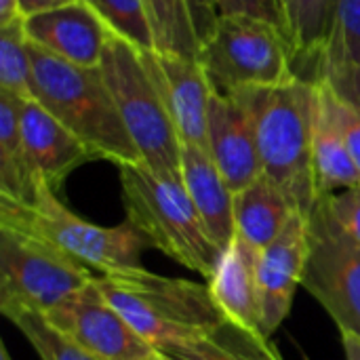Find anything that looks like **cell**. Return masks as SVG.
<instances>
[{
    "label": "cell",
    "instance_id": "6da1fadb",
    "mask_svg": "<svg viewBox=\"0 0 360 360\" xmlns=\"http://www.w3.org/2000/svg\"><path fill=\"white\" fill-rule=\"evenodd\" d=\"M232 95L253 114L264 175L281 188L297 213L310 217L319 202L312 158L319 84L295 76L278 86Z\"/></svg>",
    "mask_w": 360,
    "mask_h": 360
},
{
    "label": "cell",
    "instance_id": "7a4b0ae2",
    "mask_svg": "<svg viewBox=\"0 0 360 360\" xmlns=\"http://www.w3.org/2000/svg\"><path fill=\"white\" fill-rule=\"evenodd\" d=\"M93 283L152 350L196 342L230 323L213 300L209 283L158 276L143 266L95 274Z\"/></svg>",
    "mask_w": 360,
    "mask_h": 360
},
{
    "label": "cell",
    "instance_id": "3957f363",
    "mask_svg": "<svg viewBox=\"0 0 360 360\" xmlns=\"http://www.w3.org/2000/svg\"><path fill=\"white\" fill-rule=\"evenodd\" d=\"M30 57L32 97L72 131L95 160H110L116 167L141 162L101 68L63 61L34 44Z\"/></svg>",
    "mask_w": 360,
    "mask_h": 360
},
{
    "label": "cell",
    "instance_id": "277c9868",
    "mask_svg": "<svg viewBox=\"0 0 360 360\" xmlns=\"http://www.w3.org/2000/svg\"><path fill=\"white\" fill-rule=\"evenodd\" d=\"M0 228L34 238L95 274L141 268V255L150 249L148 238L131 221L112 228L91 224L42 184L32 202L0 196Z\"/></svg>",
    "mask_w": 360,
    "mask_h": 360
},
{
    "label": "cell",
    "instance_id": "5b68a950",
    "mask_svg": "<svg viewBox=\"0 0 360 360\" xmlns=\"http://www.w3.org/2000/svg\"><path fill=\"white\" fill-rule=\"evenodd\" d=\"M118 173L127 221L148 238L150 247L209 281L221 249L211 238L184 181L165 177L143 162L122 165Z\"/></svg>",
    "mask_w": 360,
    "mask_h": 360
},
{
    "label": "cell",
    "instance_id": "8992f818",
    "mask_svg": "<svg viewBox=\"0 0 360 360\" xmlns=\"http://www.w3.org/2000/svg\"><path fill=\"white\" fill-rule=\"evenodd\" d=\"M99 68L141 162L165 177L181 179V139L143 51L112 36Z\"/></svg>",
    "mask_w": 360,
    "mask_h": 360
},
{
    "label": "cell",
    "instance_id": "52a82bcc",
    "mask_svg": "<svg viewBox=\"0 0 360 360\" xmlns=\"http://www.w3.org/2000/svg\"><path fill=\"white\" fill-rule=\"evenodd\" d=\"M198 61L215 93L270 89L297 76L291 49L278 23L247 15L219 17L200 44Z\"/></svg>",
    "mask_w": 360,
    "mask_h": 360
},
{
    "label": "cell",
    "instance_id": "ba28073f",
    "mask_svg": "<svg viewBox=\"0 0 360 360\" xmlns=\"http://www.w3.org/2000/svg\"><path fill=\"white\" fill-rule=\"evenodd\" d=\"M95 272L55 249L0 228V312L46 314L72 293L84 289Z\"/></svg>",
    "mask_w": 360,
    "mask_h": 360
},
{
    "label": "cell",
    "instance_id": "9c48e42d",
    "mask_svg": "<svg viewBox=\"0 0 360 360\" xmlns=\"http://www.w3.org/2000/svg\"><path fill=\"white\" fill-rule=\"evenodd\" d=\"M302 285L329 312L340 333L360 340V243L333 219L323 198L308 217Z\"/></svg>",
    "mask_w": 360,
    "mask_h": 360
},
{
    "label": "cell",
    "instance_id": "30bf717a",
    "mask_svg": "<svg viewBox=\"0 0 360 360\" xmlns=\"http://www.w3.org/2000/svg\"><path fill=\"white\" fill-rule=\"evenodd\" d=\"M46 319L97 359L141 360L154 354L152 346L108 304L93 281L49 310Z\"/></svg>",
    "mask_w": 360,
    "mask_h": 360
},
{
    "label": "cell",
    "instance_id": "8fae6325",
    "mask_svg": "<svg viewBox=\"0 0 360 360\" xmlns=\"http://www.w3.org/2000/svg\"><path fill=\"white\" fill-rule=\"evenodd\" d=\"M308 259V217L293 213L283 232L259 251V331L270 338L289 316Z\"/></svg>",
    "mask_w": 360,
    "mask_h": 360
},
{
    "label": "cell",
    "instance_id": "7c38bea8",
    "mask_svg": "<svg viewBox=\"0 0 360 360\" xmlns=\"http://www.w3.org/2000/svg\"><path fill=\"white\" fill-rule=\"evenodd\" d=\"M167 99L181 146L209 152V105L213 86L196 57L175 53H143Z\"/></svg>",
    "mask_w": 360,
    "mask_h": 360
},
{
    "label": "cell",
    "instance_id": "4fadbf2b",
    "mask_svg": "<svg viewBox=\"0 0 360 360\" xmlns=\"http://www.w3.org/2000/svg\"><path fill=\"white\" fill-rule=\"evenodd\" d=\"M209 154L234 194L264 175L253 114L234 95L211 97Z\"/></svg>",
    "mask_w": 360,
    "mask_h": 360
},
{
    "label": "cell",
    "instance_id": "5bb4252c",
    "mask_svg": "<svg viewBox=\"0 0 360 360\" xmlns=\"http://www.w3.org/2000/svg\"><path fill=\"white\" fill-rule=\"evenodd\" d=\"M19 127L36 181L55 194L78 167L95 160L91 150L36 99H21Z\"/></svg>",
    "mask_w": 360,
    "mask_h": 360
},
{
    "label": "cell",
    "instance_id": "9a60e30c",
    "mask_svg": "<svg viewBox=\"0 0 360 360\" xmlns=\"http://www.w3.org/2000/svg\"><path fill=\"white\" fill-rule=\"evenodd\" d=\"M23 19L30 44L84 68H99L114 36L84 0Z\"/></svg>",
    "mask_w": 360,
    "mask_h": 360
},
{
    "label": "cell",
    "instance_id": "2e32d148",
    "mask_svg": "<svg viewBox=\"0 0 360 360\" xmlns=\"http://www.w3.org/2000/svg\"><path fill=\"white\" fill-rule=\"evenodd\" d=\"M181 181L215 245L228 249L236 238L234 192L207 150L181 146Z\"/></svg>",
    "mask_w": 360,
    "mask_h": 360
},
{
    "label": "cell",
    "instance_id": "e0dca14e",
    "mask_svg": "<svg viewBox=\"0 0 360 360\" xmlns=\"http://www.w3.org/2000/svg\"><path fill=\"white\" fill-rule=\"evenodd\" d=\"M257 257L259 251L236 236L232 245L221 251L219 264L207 281L221 312L232 325L245 331H259Z\"/></svg>",
    "mask_w": 360,
    "mask_h": 360
},
{
    "label": "cell",
    "instance_id": "ac0fdd59",
    "mask_svg": "<svg viewBox=\"0 0 360 360\" xmlns=\"http://www.w3.org/2000/svg\"><path fill=\"white\" fill-rule=\"evenodd\" d=\"M314 82H323L342 99L360 82V0H335Z\"/></svg>",
    "mask_w": 360,
    "mask_h": 360
},
{
    "label": "cell",
    "instance_id": "d6986e66",
    "mask_svg": "<svg viewBox=\"0 0 360 360\" xmlns=\"http://www.w3.org/2000/svg\"><path fill=\"white\" fill-rule=\"evenodd\" d=\"M319 84V112L314 124V181L319 200L335 192L360 186V173L348 152L340 124L335 120L327 86Z\"/></svg>",
    "mask_w": 360,
    "mask_h": 360
},
{
    "label": "cell",
    "instance_id": "ffe728a7",
    "mask_svg": "<svg viewBox=\"0 0 360 360\" xmlns=\"http://www.w3.org/2000/svg\"><path fill=\"white\" fill-rule=\"evenodd\" d=\"M295 213L281 188L262 175L257 181L234 194L236 236L255 251L268 247Z\"/></svg>",
    "mask_w": 360,
    "mask_h": 360
},
{
    "label": "cell",
    "instance_id": "44dd1931",
    "mask_svg": "<svg viewBox=\"0 0 360 360\" xmlns=\"http://www.w3.org/2000/svg\"><path fill=\"white\" fill-rule=\"evenodd\" d=\"M278 27L291 49L293 61L312 68V82L325 42L331 32L335 0H272Z\"/></svg>",
    "mask_w": 360,
    "mask_h": 360
},
{
    "label": "cell",
    "instance_id": "7402d4cb",
    "mask_svg": "<svg viewBox=\"0 0 360 360\" xmlns=\"http://www.w3.org/2000/svg\"><path fill=\"white\" fill-rule=\"evenodd\" d=\"M154 352L162 360H283L270 338L259 331H245L232 323L213 335L154 348Z\"/></svg>",
    "mask_w": 360,
    "mask_h": 360
},
{
    "label": "cell",
    "instance_id": "603a6c76",
    "mask_svg": "<svg viewBox=\"0 0 360 360\" xmlns=\"http://www.w3.org/2000/svg\"><path fill=\"white\" fill-rule=\"evenodd\" d=\"M21 99L0 91V196L32 202L40 184L36 181L19 127Z\"/></svg>",
    "mask_w": 360,
    "mask_h": 360
},
{
    "label": "cell",
    "instance_id": "cb8c5ba5",
    "mask_svg": "<svg viewBox=\"0 0 360 360\" xmlns=\"http://www.w3.org/2000/svg\"><path fill=\"white\" fill-rule=\"evenodd\" d=\"M150 13L156 53H175L196 57L200 42L196 38L186 0H143Z\"/></svg>",
    "mask_w": 360,
    "mask_h": 360
},
{
    "label": "cell",
    "instance_id": "d4e9b609",
    "mask_svg": "<svg viewBox=\"0 0 360 360\" xmlns=\"http://www.w3.org/2000/svg\"><path fill=\"white\" fill-rule=\"evenodd\" d=\"M0 91L19 99H34L30 40L23 17L0 25Z\"/></svg>",
    "mask_w": 360,
    "mask_h": 360
},
{
    "label": "cell",
    "instance_id": "484cf974",
    "mask_svg": "<svg viewBox=\"0 0 360 360\" xmlns=\"http://www.w3.org/2000/svg\"><path fill=\"white\" fill-rule=\"evenodd\" d=\"M110 32L137 51H156L150 13L143 0H84Z\"/></svg>",
    "mask_w": 360,
    "mask_h": 360
},
{
    "label": "cell",
    "instance_id": "4316f807",
    "mask_svg": "<svg viewBox=\"0 0 360 360\" xmlns=\"http://www.w3.org/2000/svg\"><path fill=\"white\" fill-rule=\"evenodd\" d=\"M8 321L23 333L40 360H101L61 333L42 312L19 310Z\"/></svg>",
    "mask_w": 360,
    "mask_h": 360
},
{
    "label": "cell",
    "instance_id": "83f0119b",
    "mask_svg": "<svg viewBox=\"0 0 360 360\" xmlns=\"http://www.w3.org/2000/svg\"><path fill=\"white\" fill-rule=\"evenodd\" d=\"M333 219L360 243V186L323 196Z\"/></svg>",
    "mask_w": 360,
    "mask_h": 360
},
{
    "label": "cell",
    "instance_id": "f1b7e54d",
    "mask_svg": "<svg viewBox=\"0 0 360 360\" xmlns=\"http://www.w3.org/2000/svg\"><path fill=\"white\" fill-rule=\"evenodd\" d=\"M327 93H329V101H331L335 120H338L340 131L344 135V141L348 146V152H350V156H352L360 173V112L356 108H352L350 103H346L344 99H340L329 86H327Z\"/></svg>",
    "mask_w": 360,
    "mask_h": 360
},
{
    "label": "cell",
    "instance_id": "f546056e",
    "mask_svg": "<svg viewBox=\"0 0 360 360\" xmlns=\"http://www.w3.org/2000/svg\"><path fill=\"white\" fill-rule=\"evenodd\" d=\"M217 8H219V17L247 15V17L278 23L272 0H217Z\"/></svg>",
    "mask_w": 360,
    "mask_h": 360
},
{
    "label": "cell",
    "instance_id": "4dcf8cb0",
    "mask_svg": "<svg viewBox=\"0 0 360 360\" xmlns=\"http://www.w3.org/2000/svg\"><path fill=\"white\" fill-rule=\"evenodd\" d=\"M186 6H188L196 38L202 44L213 34V30L219 21L217 0H186Z\"/></svg>",
    "mask_w": 360,
    "mask_h": 360
},
{
    "label": "cell",
    "instance_id": "1f68e13d",
    "mask_svg": "<svg viewBox=\"0 0 360 360\" xmlns=\"http://www.w3.org/2000/svg\"><path fill=\"white\" fill-rule=\"evenodd\" d=\"M74 2H80V0H17L21 17H32V15H38V13H46V11H53V8L74 4Z\"/></svg>",
    "mask_w": 360,
    "mask_h": 360
},
{
    "label": "cell",
    "instance_id": "d6a6232c",
    "mask_svg": "<svg viewBox=\"0 0 360 360\" xmlns=\"http://www.w3.org/2000/svg\"><path fill=\"white\" fill-rule=\"evenodd\" d=\"M19 15V4L17 0H0V25L15 21Z\"/></svg>",
    "mask_w": 360,
    "mask_h": 360
},
{
    "label": "cell",
    "instance_id": "836d02e7",
    "mask_svg": "<svg viewBox=\"0 0 360 360\" xmlns=\"http://www.w3.org/2000/svg\"><path fill=\"white\" fill-rule=\"evenodd\" d=\"M342 344H344V354L346 360H360V340L350 335V333H342Z\"/></svg>",
    "mask_w": 360,
    "mask_h": 360
},
{
    "label": "cell",
    "instance_id": "e575fe53",
    "mask_svg": "<svg viewBox=\"0 0 360 360\" xmlns=\"http://www.w3.org/2000/svg\"><path fill=\"white\" fill-rule=\"evenodd\" d=\"M340 99H342V97H340ZM344 101H346V103H350L352 108H356V110L360 112V82L354 86V89H352V91H350V93H348V95H346V97H344Z\"/></svg>",
    "mask_w": 360,
    "mask_h": 360
},
{
    "label": "cell",
    "instance_id": "d590c367",
    "mask_svg": "<svg viewBox=\"0 0 360 360\" xmlns=\"http://www.w3.org/2000/svg\"><path fill=\"white\" fill-rule=\"evenodd\" d=\"M0 360H13V359H11V354H8V350H6V346H4V344H0Z\"/></svg>",
    "mask_w": 360,
    "mask_h": 360
},
{
    "label": "cell",
    "instance_id": "8d00e7d4",
    "mask_svg": "<svg viewBox=\"0 0 360 360\" xmlns=\"http://www.w3.org/2000/svg\"><path fill=\"white\" fill-rule=\"evenodd\" d=\"M141 360H162V359H160V356H158V354H156V352H154V354H152V356H148V359H141Z\"/></svg>",
    "mask_w": 360,
    "mask_h": 360
}]
</instances>
